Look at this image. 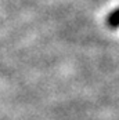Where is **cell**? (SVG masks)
<instances>
[{
	"instance_id": "1",
	"label": "cell",
	"mask_w": 119,
	"mask_h": 120,
	"mask_svg": "<svg viewBox=\"0 0 119 120\" xmlns=\"http://www.w3.org/2000/svg\"><path fill=\"white\" fill-rule=\"evenodd\" d=\"M107 24H108V26H111V28H118L119 26V8L114 10L111 14H108Z\"/></svg>"
}]
</instances>
